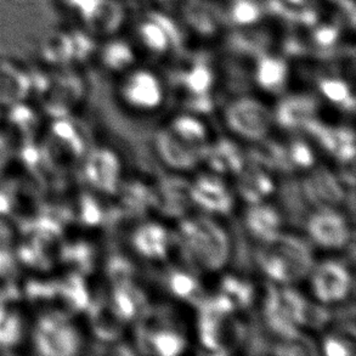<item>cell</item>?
Here are the masks:
<instances>
[{
  "mask_svg": "<svg viewBox=\"0 0 356 356\" xmlns=\"http://www.w3.org/2000/svg\"><path fill=\"white\" fill-rule=\"evenodd\" d=\"M31 90V81L15 66H0V104L14 106L22 104Z\"/></svg>",
  "mask_w": 356,
  "mask_h": 356,
  "instance_id": "obj_22",
  "label": "cell"
},
{
  "mask_svg": "<svg viewBox=\"0 0 356 356\" xmlns=\"http://www.w3.org/2000/svg\"><path fill=\"white\" fill-rule=\"evenodd\" d=\"M323 349H325L326 355L328 356H347L350 354L348 348L346 347V344H343L342 342H339L334 338H328L323 344Z\"/></svg>",
  "mask_w": 356,
  "mask_h": 356,
  "instance_id": "obj_46",
  "label": "cell"
},
{
  "mask_svg": "<svg viewBox=\"0 0 356 356\" xmlns=\"http://www.w3.org/2000/svg\"><path fill=\"white\" fill-rule=\"evenodd\" d=\"M84 94L82 79L74 73H60L42 87V102L45 111L56 118L67 116Z\"/></svg>",
  "mask_w": 356,
  "mask_h": 356,
  "instance_id": "obj_7",
  "label": "cell"
},
{
  "mask_svg": "<svg viewBox=\"0 0 356 356\" xmlns=\"http://www.w3.org/2000/svg\"><path fill=\"white\" fill-rule=\"evenodd\" d=\"M191 200V186L181 179H168L151 190V204L167 216H181Z\"/></svg>",
  "mask_w": 356,
  "mask_h": 356,
  "instance_id": "obj_13",
  "label": "cell"
},
{
  "mask_svg": "<svg viewBox=\"0 0 356 356\" xmlns=\"http://www.w3.org/2000/svg\"><path fill=\"white\" fill-rule=\"evenodd\" d=\"M227 118L232 129L252 140L263 139L269 131L271 115L258 100L242 97L227 108Z\"/></svg>",
  "mask_w": 356,
  "mask_h": 356,
  "instance_id": "obj_8",
  "label": "cell"
},
{
  "mask_svg": "<svg viewBox=\"0 0 356 356\" xmlns=\"http://www.w3.org/2000/svg\"><path fill=\"white\" fill-rule=\"evenodd\" d=\"M22 320L16 312L0 307V347L16 346L22 337Z\"/></svg>",
  "mask_w": 356,
  "mask_h": 356,
  "instance_id": "obj_32",
  "label": "cell"
},
{
  "mask_svg": "<svg viewBox=\"0 0 356 356\" xmlns=\"http://www.w3.org/2000/svg\"><path fill=\"white\" fill-rule=\"evenodd\" d=\"M180 232L185 245L202 266L217 270L225 264L229 243L225 232L218 224L206 218H196L184 222Z\"/></svg>",
  "mask_w": 356,
  "mask_h": 356,
  "instance_id": "obj_3",
  "label": "cell"
},
{
  "mask_svg": "<svg viewBox=\"0 0 356 356\" xmlns=\"http://www.w3.org/2000/svg\"><path fill=\"white\" fill-rule=\"evenodd\" d=\"M133 265L128 260L115 257L110 260L108 275L115 287H125L133 284Z\"/></svg>",
  "mask_w": 356,
  "mask_h": 356,
  "instance_id": "obj_39",
  "label": "cell"
},
{
  "mask_svg": "<svg viewBox=\"0 0 356 356\" xmlns=\"http://www.w3.org/2000/svg\"><path fill=\"white\" fill-rule=\"evenodd\" d=\"M259 263L271 279L293 282L313 268V257L303 241L279 234L260 250Z\"/></svg>",
  "mask_w": 356,
  "mask_h": 356,
  "instance_id": "obj_1",
  "label": "cell"
},
{
  "mask_svg": "<svg viewBox=\"0 0 356 356\" xmlns=\"http://www.w3.org/2000/svg\"><path fill=\"white\" fill-rule=\"evenodd\" d=\"M309 232L318 243L330 248L342 247L349 237L346 220L339 214L331 211L315 214L309 222Z\"/></svg>",
  "mask_w": 356,
  "mask_h": 356,
  "instance_id": "obj_16",
  "label": "cell"
},
{
  "mask_svg": "<svg viewBox=\"0 0 356 356\" xmlns=\"http://www.w3.org/2000/svg\"><path fill=\"white\" fill-rule=\"evenodd\" d=\"M316 110L318 102L313 95L296 94L280 102L276 117L284 128H298L313 120Z\"/></svg>",
  "mask_w": 356,
  "mask_h": 356,
  "instance_id": "obj_18",
  "label": "cell"
},
{
  "mask_svg": "<svg viewBox=\"0 0 356 356\" xmlns=\"http://www.w3.org/2000/svg\"><path fill=\"white\" fill-rule=\"evenodd\" d=\"M289 159L293 163L298 164L300 167L308 168L314 163L313 151L310 149L308 145L304 144L302 141H297L291 146L289 151Z\"/></svg>",
  "mask_w": 356,
  "mask_h": 356,
  "instance_id": "obj_42",
  "label": "cell"
},
{
  "mask_svg": "<svg viewBox=\"0 0 356 356\" xmlns=\"http://www.w3.org/2000/svg\"><path fill=\"white\" fill-rule=\"evenodd\" d=\"M227 24L237 29H254L264 19V3L259 0H230L224 13Z\"/></svg>",
  "mask_w": 356,
  "mask_h": 356,
  "instance_id": "obj_25",
  "label": "cell"
},
{
  "mask_svg": "<svg viewBox=\"0 0 356 356\" xmlns=\"http://www.w3.org/2000/svg\"><path fill=\"white\" fill-rule=\"evenodd\" d=\"M122 94L133 106L154 108L163 99V86L156 73L146 68H135L127 72Z\"/></svg>",
  "mask_w": 356,
  "mask_h": 356,
  "instance_id": "obj_9",
  "label": "cell"
},
{
  "mask_svg": "<svg viewBox=\"0 0 356 356\" xmlns=\"http://www.w3.org/2000/svg\"><path fill=\"white\" fill-rule=\"evenodd\" d=\"M318 89L330 102L339 104L347 110H354L355 99L352 89L346 81L337 77L323 78L318 82Z\"/></svg>",
  "mask_w": 356,
  "mask_h": 356,
  "instance_id": "obj_31",
  "label": "cell"
},
{
  "mask_svg": "<svg viewBox=\"0 0 356 356\" xmlns=\"http://www.w3.org/2000/svg\"><path fill=\"white\" fill-rule=\"evenodd\" d=\"M13 159V145L6 135L0 133V173L4 172Z\"/></svg>",
  "mask_w": 356,
  "mask_h": 356,
  "instance_id": "obj_45",
  "label": "cell"
},
{
  "mask_svg": "<svg viewBox=\"0 0 356 356\" xmlns=\"http://www.w3.org/2000/svg\"><path fill=\"white\" fill-rule=\"evenodd\" d=\"M123 201L134 212H143L151 204V190L141 184H131L124 190Z\"/></svg>",
  "mask_w": 356,
  "mask_h": 356,
  "instance_id": "obj_38",
  "label": "cell"
},
{
  "mask_svg": "<svg viewBox=\"0 0 356 356\" xmlns=\"http://www.w3.org/2000/svg\"><path fill=\"white\" fill-rule=\"evenodd\" d=\"M83 222L89 225H97L102 222V211L97 206V203L92 197L83 198L82 202Z\"/></svg>",
  "mask_w": 356,
  "mask_h": 356,
  "instance_id": "obj_43",
  "label": "cell"
},
{
  "mask_svg": "<svg viewBox=\"0 0 356 356\" xmlns=\"http://www.w3.org/2000/svg\"><path fill=\"white\" fill-rule=\"evenodd\" d=\"M193 1L195 0H157L159 9L174 16H179Z\"/></svg>",
  "mask_w": 356,
  "mask_h": 356,
  "instance_id": "obj_44",
  "label": "cell"
},
{
  "mask_svg": "<svg viewBox=\"0 0 356 356\" xmlns=\"http://www.w3.org/2000/svg\"><path fill=\"white\" fill-rule=\"evenodd\" d=\"M305 299L293 289L271 287L265 302V316L269 327L282 337H298L296 325Z\"/></svg>",
  "mask_w": 356,
  "mask_h": 356,
  "instance_id": "obj_6",
  "label": "cell"
},
{
  "mask_svg": "<svg viewBox=\"0 0 356 356\" xmlns=\"http://www.w3.org/2000/svg\"><path fill=\"white\" fill-rule=\"evenodd\" d=\"M191 200L213 212L227 213L232 206V196L224 184L212 177L198 179L197 183L191 186Z\"/></svg>",
  "mask_w": 356,
  "mask_h": 356,
  "instance_id": "obj_19",
  "label": "cell"
},
{
  "mask_svg": "<svg viewBox=\"0 0 356 356\" xmlns=\"http://www.w3.org/2000/svg\"><path fill=\"white\" fill-rule=\"evenodd\" d=\"M172 130L193 146L202 144L207 135L206 128L200 120L188 116L179 117L174 120Z\"/></svg>",
  "mask_w": 356,
  "mask_h": 356,
  "instance_id": "obj_36",
  "label": "cell"
},
{
  "mask_svg": "<svg viewBox=\"0 0 356 356\" xmlns=\"http://www.w3.org/2000/svg\"><path fill=\"white\" fill-rule=\"evenodd\" d=\"M238 188L245 200L250 202H258L261 198L273 193L274 185L268 174L253 165L242 174Z\"/></svg>",
  "mask_w": 356,
  "mask_h": 356,
  "instance_id": "obj_28",
  "label": "cell"
},
{
  "mask_svg": "<svg viewBox=\"0 0 356 356\" xmlns=\"http://www.w3.org/2000/svg\"><path fill=\"white\" fill-rule=\"evenodd\" d=\"M250 156L255 163L261 164L268 168L289 170L291 169V159L286 151L280 145L265 141L263 144L255 146L250 151Z\"/></svg>",
  "mask_w": 356,
  "mask_h": 356,
  "instance_id": "obj_30",
  "label": "cell"
},
{
  "mask_svg": "<svg viewBox=\"0 0 356 356\" xmlns=\"http://www.w3.org/2000/svg\"><path fill=\"white\" fill-rule=\"evenodd\" d=\"M151 346L159 355L175 356L183 352L185 342L177 333L163 331L151 337Z\"/></svg>",
  "mask_w": 356,
  "mask_h": 356,
  "instance_id": "obj_37",
  "label": "cell"
},
{
  "mask_svg": "<svg viewBox=\"0 0 356 356\" xmlns=\"http://www.w3.org/2000/svg\"><path fill=\"white\" fill-rule=\"evenodd\" d=\"M170 289L178 297L191 298L197 291V282L188 275L177 273L170 277Z\"/></svg>",
  "mask_w": 356,
  "mask_h": 356,
  "instance_id": "obj_41",
  "label": "cell"
},
{
  "mask_svg": "<svg viewBox=\"0 0 356 356\" xmlns=\"http://www.w3.org/2000/svg\"><path fill=\"white\" fill-rule=\"evenodd\" d=\"M157 145L162 159L174 168H193L197 163L200 152H202V149L180 138L173 130L161 131Z\"/></svg>",
  "mask_w": 356,
  "mask_h": 356,
  "instance_id": "obj_15",
  "label": "cell"
},
{
  "mask_svg": "<svg viewBox=\"0 0 356 356\" xmlns=\"http://www.w3.org/2000/svg\"><path fill=\"white\" fill-rule=\"evenodd\" d=\"M350 286L352 277L348 270L334 261L323 263L314 274V292L325 303H332L344 298Z\"/></svg>",
  "mask_w": 356,
  "mask_h": 356,
  "instance_id": "obj_11",
  "label": "cell"
},
{
  "mask_svg": "<svg viewBox=\"0 0 356 356\" xmlns=\"http://www.w3.org/2000/svg\"><path fill=\"white\" fill-rule=\"evenodd\" d=\"M342 29L338 24H318L313 27L312 44L314 47L328 51L334 49L341 42Z\"/></svg>",
  "mask_w": 356,
  "mask_h": 356,
  "instance_id": "obj_35",
  "label": "cell"
},
{
  "mask_svg": "<svg viewBox=\"0 0 356 356\" xmlns=\"http://www.w3.org/2000/svg\"><path fill=\"white\" fill-rule=\"evenodd\" d=\"M202 156L214 170L222 173H238L245 167V161L240 149L229 140H222L212 147L202 149Z\"/></svg>",
  "mask_w": 356,
  "mask_h": 356,
  "instance_id": "obj_24",
  "label": "cell"
},
{
  "mask_svg": "<svg viewBox=\"0 0 356 356\" xmlns=\"http://www.w3.org/2000/svg\"><path fill=\"white\" fill-rule=\"evenodd\" d=\"M255 82L268 92H279L289 81V63L276 54L264 53L255 58Z\"/></svg>",
  "mask_w": 356,
  "mask_h": 356,
  "instance_id": "obj_17",
  "label": "cell"
},
{
  "mask_svg": "<svg viewBox=\"0 0 356 356\" xmlns=\"http://www.w3.org/2000/svg\"><path fill=\"white\" fill-rule=\"evenodd\" d=\"M214 77L212 65L204 58H196L179 72L178 81L191 97H203L209 95Z\"/></svg>",
  "mask_w": 356,
  "mask_h": 356,
  "instance_id": "obj_21",
  "label": "cell"
},
{
  "mask_svg": "<svg viewBox=\"0 0 356 356\" xmlns=\"http://www.w3.org/2000/svg\"><path fill=\"white\" fill-rule=\"evenodd\" d=\"M304 128L309 130L320 141L325 149L336 154L342 161H352L355 156V139L350 129L347 128H330L318 120H309Z\"/></svg>",
  "mask_w": 356,
  "mask_h": 356,
  "instance_id": "obj_14",
  "label": "cell"
},
{
  "mask_svg": "<svg viewBox=\"0 0 356 356\" xmlns=\"http://www.w3.org/2000/svg\"><path fill=\"white\" fill-rule=\"evenodd\" d=\"M222 293L230 299L235 308H245L253 300V289L248 282L241 281L236 277L227 276L222 280Z\"/></svg>",
  "mask_w": 356,
  "mask_h": 356,
  "instance_id": "obj_33",
  "label": "cell"
},
{
  "mask_svg": "<svg viewBox=\"0 0 356 356\" xmlns=\"http://www.w3.org/2000/svg\"><path fill=\"white\" fill-rule=\"evenodd\" d=\"M84 172L94 188L113 193L120 183V165L116 154L108 149H95L89 154Z\"/></svg>",
  "mask_w": 356,
  "mask_h": 356,
  "instance_id": "obj_12",
  "label": "cell"
},
{
  "mask_svg": "<svg viewBox=\"0 0 356 356\" xmlns=\"http://www.w3.org/2000/svg\"><path fill=\"white\" fill-rule=\"evenodd\" d=\"M136 39L145 51L154 56L179 53L185 47L186 31L175 16L163 10H151L135 27Z\"/></svg>",
  "mask_w": 356,
  "mask_h": 356,
  "instance_id": "obj_2",
  "label": "cell"
},
{
  "mask_svg": "<svg viewBox=\"0 0 356 356\" xmlns=\"http://www.w3.org/2000/svg\"><path fill=\"white\" fill-rule=\"evenodd\" d=\"M92 37L110 38L124 26V6L120 0H61Z\"/></svg>",
  "mask_w": 356,
  "mask_h": 356,
  "instance_id": "obj_4",
  "label": "cell"
},
{
  "mask_svg": "<svg viewBox=\"0 0 356 356\" xmlns=\"http://www.w3.org/2000/svg\"><path fill=\"white\" fill-rule=\"evenodd\" d=\"M120 320L122 318L115 312L113 307L100 304L92 309V327L97 336L102 339L112 341L120 336L122 331Z\"/></svg>",
  "mask_w": 356,
  "mask_h": 356,
  "instance_id": "obj_29",
  "label": "cell"
},
{
  "mask_svg": "<svg viewBox=\"0 0 356 356\" xmlns=\"http://www.w3.org/2000/svg\"><path fill=\"white\" fill-rule=\"evenodd\" d=\"M307 191L310 198L320 204H337L343 200V188L330 170L320 168L307 180Z\"/></svg>",
  "mask_w": 356,
  "mask_h": 356,
  "instance_id": "obj_23",
  "label": "cell"
},
{
  "mask_svg": "<svg viewBox=\"0 0 356 356\" xmlns=\"http://www.w3.org/2000/svg\"><path fill=\"white\" fill-rule=\"evenodd\" d=\"M179 16L185 31L207 40L217 38L227 24L224 13L203 0H195Z\"/></svg>",
  "mask_w": 356,
  "mask_h": 356,
  "instance_id": "obj_10",
  "label": "cell"
},
{
  "mask_svg": "<svg viewBox=\"0 0 356 356\" xmlns=\"http://www.w3.org/2000/svg\"><path fill=\"white\" fill-rule=\"evenodd\" d=\"M247 224L254 235L269 242L279 235L281 220L279 214L273 208L257 206L250 208L247 214Z\"/></svg>",
  "mask_w": 356,
  "mask_h": 356,
  "instance_id": "obj_27",
  "label": "cell"
},
{
  "mask_svg": "<svg viewBox=\"0 0 356 356\" xmlns=\"http://www.w3.org/2000/svg\"><path fill=\"white\" fill-rule=\"evenodd\" d=\"M330 315L325 309L305 300L299 314V325L318 328L327 323Z\"/></svg>",
  "mask_w": 356,
  "mask_h": 356,
  "instance_id": "obj_40",
  "label": "cell"
},
{
  "mask_svg": "<svg viewBox=\"0 0 356 356\" xmlns=\"http://www.w3.org/2000/svg\"><path fill=\"white\" fill-rule=\"evenodd\" d=\"M102 66L111 72L129 71L136 63V51L133 44L123 38L110 37L99 50Z\"/></svg>",
  "mask_w": 356,
  "mask_h": 356,
  "instance_id": "obj_20",
  "label": "cell"
},
{
  "mask_svg": "<svg viewBox=\"0 0 356 356\" xmlns=\"http://www.w3.org/2000/svg\"><path fill=\"white\" fill-rule=\"evenodd\" d=\"M33 344L43 355H74L81 348V336L66 314L50 312L35 323Z\"/></svg>",
  "mask_w": 356,
  "mask_h": 356,
  "instance_id": "obj_5",
  "label": "cell"
},
{
  "mask_svg": "<svg viewBox=\"0 0 356 356\" xmlns=\"http://www.w3.org/2000/svg\"><path fill=\"white\" fill-rule=\"evenodd\" d=\"M140 302V293L133 287V284L125 287H116L113 293V309L122 320L133 318Z\"/></svg>",
  "mask_w": 356,
  "mask_h": 356,
  "instance_id": "obj_34",
  "label": "cell"
},
{
  "mask_svg": "<svg viewBox=\"0 0 356 356\" xmlns=\"http://www.w3.org/2000/svg\"><path fill=\"white\" fill-rule=\"evenodd\" d=\"M134 245L140 254L147 258H163L168 250V235L157 224H147L135 234Z\"/></svg>",
  "mask_w": 356,
  "mask_h": 356,
  "instance_id": "obj_26",
  "label": "cell"
}]
</instances>
